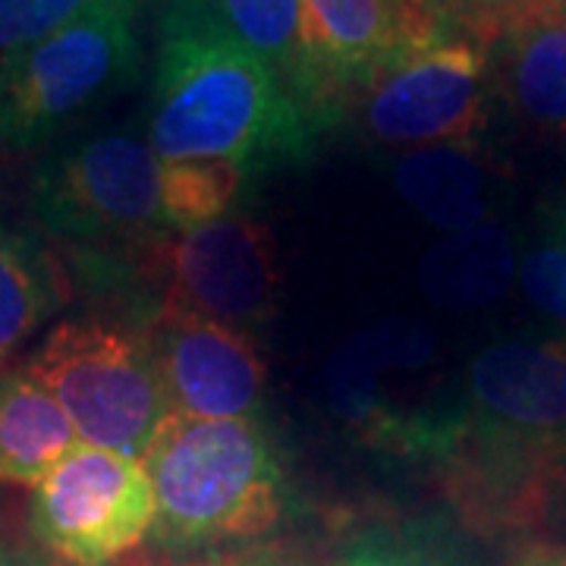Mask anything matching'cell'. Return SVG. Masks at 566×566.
I'll list each match as a JSON object with an SVG mask.
<instances>
[{"mask_svg": "<svg viewBox=\"0 0 566 566\" xmlns=\"http://www.w3.org/2000/svg\"><path fill=\"white\" fill-rule=\"evenodd\" d=\"M41 227L85 252L145 255L170 237L164 221V161L148 136L104 133L63 148L32 180Z\"/></svg>", "mask_w": 566, "mask_h": 566, "instance_id": "6", "label": "cell"}, {"mask_svg": "<svg viewBox=\"0 0 566 566\" xmlns=\"http://www.w3.org/2000/svg\"><path fill=\"white\" fill-rule=\"evenodd\" d=\"M139 0H107L80 20L0 57V145L51 142L139 70Z\"/></svg>", "mask_w": 566, "mask_h": 566, "instance_id": "4", "label": "cell"}, {"mask_svg": "<svg viewBox=\"0 0 566 566\" xmlns=\"http://www.w3.org/2000/svg\"><path fill=\"white\" fill-rule=\"evenodd\" d=\"M419 41L460 39L491 48L516 0H400Z\"/></svg>", "mask_w": 566, "mask_h": 566, "instance_id": "22", "label": "cell"}, {"mask_svg": "<svg viewBox=\"0 0 566 566\" xmlns=\"http://www.w3.org/2000/svg\"><path fill=\"white\" fill-rule=\"evenodd\" d=\"M0 566H44L32 547L20 545L17 538L0 532Z\"/></svg>", "mask_w": 566, "mask_h": 566, "instance_id": "26", "label": "cell"}, {"mask_svg": "<svg viewBox=\"0 0 566 566\" xmlns=\"http://www.w3.org/2000/svg\"><path fill=\"white\" fill-rule=\"evenodd\" d=\"M510 566H566L564 545H535L523 551Z\"/></svg>", "mask_w": 566, "mask_h": 566, "instance_id": "25", "label": "cell"}, {"mask_svg": "<svg viewBox=\"0 0 566 566\" xmlns=\"http://www.w3.org/2000/svg\"><path fill=\"white\" fill-rule=\"evenodd\" d=\"M516 277L526 300L566 337V199L538 211L535 230L520 255Z\"/></svg>", "mask_w": 566, "mask_h": 566, "instance_id": "21", "label": "cell"}, {"mask_svg": "<svg viewBox=\"0 0 566 566\" xmlns=\"http://www.w3.org/2000/svg\"><path fill=\"white\" fill-rule=\"evenodd\" d=\"M32 532L73 566H107L155 528V488L139 457L76 444L32 488Z\"/></svg>", "mask_w": 566, "mask_h": 566, "instance_id": "7", "label": "cell"}, {"mask_svg": "<svg viewBox=\"0 0 566 566\" xmlns=\"http://www.w3.org/2000/svg\"><path fill=\"white\" fill-rule=\"evenodd\" d=\"M506 104L547 136H566V0H516L488 48Z\"/></svg>", "mask_w": 566, "mask_h": 566, "instance_id": "13", "label": "cell"}, {"mask_svg": "<svg viewBox=\"0 0 566 566\" xmlns=\"http://www.w3.org/2000/svg\"><path fill=\"white\" fill-rule=\"evenodd\" d=\"M66 303V283L44 245L0 221V363Z\"/></svg>", "mask_w": 566, "mask_h": 566, "instance_id": "18", "label": "cell"}, {"mask_svg": "<svg viewBox=\"0 0 566 566\" xmlns=\"http://www.w3.org/2000/svg\"><path fill=\"white\" fill-rule=\"evenodd\" d=\"M54 394L82 444L139 457L170 416L148 331L111 318L61 322L25 365Z\"/></svg>", "mask_w": 566, "mask_h": 566, "instance_id": "5", "label": "cell"}, {"mask_svg": "<svg viewBox=\"0 0 566 566\" xmlns=\"http://www.w3.org/2000/svg\"><path fill=\"white\" fill-rule=\"evenodd\" d=\"M245 180L249 174L230 161H164V221L170 237L227 218Z\"/></svg>", "mask_w": 566, "mask_h": 566, "instance_id": "19", "label": "cell"}, {"mask_svg": "<svg viewBox=\"0 0 566 566\" xmlns=\"http://www.w3.org/2000/svg\"><path fill=\"white\" fill-rule=\"evenodd\" d=\"M488 51L460 39L412 44L353 102L368 139L394 151L475 142L485 129Z\"/></svg>", "mask_w": 566, "mask_h": 566, "instance_id": "8", "label": "cell"}, {"mask_svg": "<svg viewBox=\"0 0 566 566\" xmlns=\"http://www.w3.org/2000/svg\"><path fill=\"white\" fill-rule=\"evenodd\" d=\"M155 488V545L196 554L262 538L283 520L286 475L259 419L170 412L142 453Z\"/></svg>", "mask_w": 566, "mask_h": 566, "instance_id": "3", "label": "cell"}, {"mask_svg": "<svg viewBox=\"0 0 566 566\" xmlns=\"http://www.w3.org/2000/svg\"><path fill=\"white\" fill-rule=\"evenodd\" d=\"M164 283V308L202 315L255 334L274 322L281 303V252L264 223L240 214L167 237L148 252Z\"/></svg>", "mask_w": 566, "mask_h": 566, "instance_id": "9", "label": "cell"}, {"mask_svg": "<svg viewBox=\"0 0 566 566\" xmlns=\"http://www.w3.org/2000/svg\"><path fill=\"white\" fill-rule=\"evenodd\" d=\"M431 363L434 344L424 327L400 318L375 324L346 340L324 368L331 409L371 450L412 460L419 428L394 397L390 378L406 365Z\"/></svg>", "mask_w": 566, "mask_h": 566, "instance_id": "11", "label": "cell"}, {"mask_svg": "<svg viewBox=\"0 0 566 566\" xmlns=\"http://www.w3.org/2000/svg\"><path fill=\"white\" fill-rule=\"evenodd\" d=\"M434 463L488 526H526L566 463V337H501L465 368Z\"/></svg>", "mask_w": 566, "mask_h": 566, "instance_id": "2", "label": "cell"}, {"mask_svg": "<svg viewBox=\"0 0 566 566\" xmlns=\"http://www.w3.org/2000/svg\"><path fill=\"white\" fill-rule=\"evenodd\" d=\"M208 3L218 13V20L281 76L283 85L303 104L305 114L318 123L322 133L337 123L308 57L303 0H208Z\"/></svg>", "mask_w": 566, "mask_h": 566, "instance_id": "17", "label": "cell"}, {"mask_svg": "<svg viewBox=\"0 0 566 566\" xmlns=\"http://www.w3.org/2000/svg\"><path fill=\"white\" fill-rule=\"evenodd\" d=\"M516 245L501 218H488L460 233H447L422 262L424 296L450 312L494 305L516 277Z\"/></svg>", "mask_w": 566, "mask_h": 566, "instance_id": "16", "label": "cell"}, {"mask_svg": "<svg viewBox=\"0 0 566 566\" xmlns=\"http://www.w3.org/2000/svg\"><path fill=\"white\" fill-rule=\"evenodd\" d=\"M148 340L170 412L189 419L259 416L268 368L249 334L161 305L148 324Z\"/></svg>", "mask_w": 566, "mask_h": 566, "instance_id": "10", "label": "cell"}, {"mask_svg": "<svg viewBox=\"0 0 566 566\" xmlns=\"http://www.w3.org/2000/svg\"><path fill=\"white\" fill-rule=\"evenodd\" d=\"M394 186L416 214L444 233H460L494 218V174L475 142L403 151L394 161Z\"/></svg>", "mask_w": 566, "mask_h": 566, "instance_id": "14", "label": "cell"}, {"mask_svg": "<svg viewBox=\"0 0 566 566\" xmlns=\"http://www.w3.org/2000/svg\"><path fill=\"white\" fill-rule=\"evenodd\" d=\"M318 123L208 0H167L148 142L161 161H230L249 177L315 155Z\"/></svg>", "mask_w": 566, "mask_h": 566, "instance_id": "1", "label": "cell"}, {"mask_svg": "<svg viewBox=\"0 0 566 566\" xmlns=\"http://www.w3.org/2000/svg\"><path fill=\"white\" fill-rule=\"evenodd\" d=\"M303 29L308 57L337 120L368 82L412 44H422L400 0H303Z\"/></svg>", "mask_w": 566, "mask_h": 566, "instance_id": "12", "label": "cell"}, {"mask_svg": "<svg viewBox=\"0 0 566 566\" xmlns=\"http://www.w3.org/2000/svg\"><path fill=\"white\" fill-rule=\"evenodd\" d=\"M107 0H0V57L80 20Z\"/></svg>", "mask_w": 566, "mask_h": 566, "instance_id": "23", "label": "cell"}, {"mask_svg": "<svg viewBox=\"0 0 566 566\" xmlns=\"http://www.w3.org/2000/svg\"><path fill=\"white\" fill-rule=\"evenodd\" d=\"M334 566H475L444 528L431 523L371 526L353 535Z\"/></svg>", "mask_w": 566, "mask_h": 566, "instance_id": "20", "label": "cell"}, {"mask_svg": "<svg viewBox=\"0 0 566 566\" xmlns=\"http://www.w3.org/2000/svg\"><path fill=\"white\" fill-rule=\"evenodd\" d=\"M76 444L54 394L25 365L0 368V482L35 488Z\"/></svg>", "mask_w": 566, "mask_h": 566, "instance_id": "15", "label": "cell"}, {"mask_svg": "<svg viewBox=\"0 0 566 566\" xmlns=\"http://www.w3.org/2000/svg\"><path fill=\"white\" fill-rule=\"evenodd\" d=\"M189 566H305L300 557L283 554L274 547H255V551H243V554H230V557H218V560H205V564Z\"/></svg>", "mask_w": 566, "mask_h": 566, "instance_id": "24", "label": "cell"}]
</instances>
